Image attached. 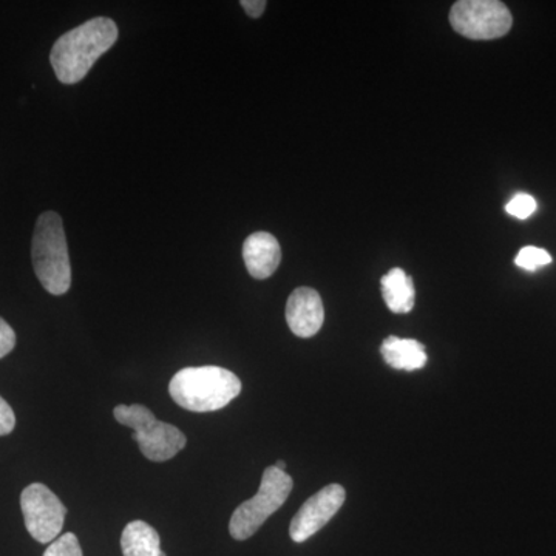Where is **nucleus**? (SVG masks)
Here are the masks:
<instances>
[{
    "label": "nucleus",
    "mask_w": 556,
    "mask_h": 556,
    "mask_svg": "<svg viewBox=\"0 0 556 556\" xmlns=\"http://www.w3.org/2000/svg\"><path fill=\"white\" fill-rule=\"evenodd\" d=\"M118 27L109 17H94L62 35L50 53L51 67L62 84H78L94 62L118 40Z\"/></svg>",
    "instance_id": "1"
},
{
    "label": "nucleus",
    "mask_w": 556,
    "mask_h": 556,
    "mask_svg": "<svg viewBox=\"0 0 556 556\" xmlns=\"http://www.w3.org/2000/svg\"><path fill=\"white\" fill-rule=\"evenodd\" d=\"M169 393L181 408L211 413L228 407L241 393V382L226 368L190 367L172 378Z\"/></svg>",
    "instance_id": "2"
},
{
    "label": "nucleus",
    "mask_w": 556,
    "mask_h": 556,
    "mask_svg": "<svg viewBox=\"0 0 556 556\" xmlns=\"http://www.w3.org/2000/svg\"><path fill=\"white\" fill-rule=\"evenodd\" d=\"M36 277L50 294L64 295L72 287L67 237L56 212H43L36 222L31 241Z\"/></svg>",
    "instance_id": "3"
},
{
    "label": "nucleus",
    "mask_w": 556,
    "mask_h": 556,
    "mask_svg": "<svg viewBox=\"0 0 556 556\" xmlns=\"http://www.w3.org/2000/svg\"><path fill=\"white\" fill-rule=\"evenodd\" d=\"M113 416L121 426L134 430V441L138 442L142 455L153 463L172 459L188 444L179 428L161 422L142 405H118L113 409Z\"/></svg>",
    "instance_id": "4"
},
{
    "label": "nucleus",
    "mask_w": 556,
    "mask_h": 556,
    "mask_svg": "<svg viewBox=\"0 0 556 556\" xmlns=\"http://www.w3.org/2000/svg\"><path fill=\"white\" fill-rule=\"evenodd\" d=\"M294 481L287 471L270 466L263 473L257 495L236 508L229 522L230 536L237 541L249 540L265 525L270 515L287 503Z\"/></svg>",
    "instance_id": "5"
},
{
    "label": "nucleus",
    "mask_w": 556,
    "mask_h": 556,
    "mask_svg": "<svg viewBox=\"0 0 556 556\" xmlns=\"http://www.w3.org/2000/svg\"><path fill=\"white\" fill-rule=\"evenodd\" d=\"M450 24L464 38L492 40L511 30L514 17L497 0H459L450 11Z\"/></svg>",
    "instance_id": "6"
},
{
    "label": "nucleus",
    "mask_w": 556,
    "mask_h": 556,
    "mask_svg": "<svg viewBox=\"0 0 556 556\" xmlns=\"http://www.w3.org/2000/svg\"><path fill=\"white\" fill-rule=\"evenodd\" d=\"M21 508L25 527L33 540L51 544L61 535L67 508L49 486L31 484L22 492Z\"/></svg>",
    "instance_id": "7"
},
{
    "label": "nucleus",
    "mask_w": 556,
    "mask_h": 556,
    "mask_svg": "<svg viewBox=\"0 0 556 556\" xmlns=\"http://www.w3.org/2000/svg\"><path fill=\"white\" fill-rule=\"evenodd\" d=\"M345 497V489L339 484L327 485L311 496L292 518L289 527L291 540L294 543H305L311 536L316 535L318 530L324 529L342 508Z\"/></svg>",
    "instance_id": "8"
},
{
    "label": "nucleus",
    "mask_w": 556,
    "mask_h": 556,
    "mask_svg": "<svg viewBox=\"0 0 556 556\" xmlns=\"http://www.w3.org/2000/svg\"><path fill=\"white\" fill-rule=\"evenodd\" d=\"M288 327L298 338L309 339L324 327L325 309L320 294L313 288H298L289 295Z\"/></svg>",
    "instance_id": "9"
},
{
    "label": "nucleus",
    "mask_w": 556,
    "mask_h": 556,
    "mask_svg": "<svg viewBox=\"0 0 556 556\" xmlns=\"http://www.w3.org/2000/svg\"><path fill=\"white\" fill-rule=\"evenodd\" d=\"M243 258L248 273L257 280H265L276 273L281 262V248L269 232H255L243 244Z\"/></svg>",
    "instance_id": "10"
},
{
    "label": "nucleus",
    "mask_w": 556,
    "mask_h": 556,
    "mask_svg": "<svg viewBox=\"0 0 556 556\" xmlns=\"http://www.w3.org/2000/svg\"><path fill=\"white\" fill-rule=\"evenodd\" d=\"M380 353L391 368L405 369V371L424 368L428 361L426 346L422 343L415 339L396 338V336L383 340Z\"/></svg>",
    "instance_id": "11"
},
{
    "label": "nucleus",
    "mask_w": 556,
    "mask_h": 556,
    "mask_svg": "<svg viewBox=\"0 0 556 556\" xmlns=\"http://www.w3.org/2000/svg\"><path fill=\"white\" fill-rule=\"evenodd\" d=\"M382 295L388 309L394 314H408L415 308L416 289L413 278L405 274L404 269H391L380 280Z\"/></svg>",
    "instance_id": "12"
},
{
    "label": "nucleus",
    "mask_w": 556,
    "mask_h": 556,
    "mask_svg": "<svg viewBox=\"0 0 556 556\" xmlns=\"http://www.w3.org/2000/svg\"><path fill=\"white\" fill-rule=\"evenodd\" d=\"M124 556H160L161 538L159 532L144 521H131L121 535Z\"/></svg>",
    "instance_id": "13"
},
{
    "label": "nucleus",
    "mask_w": 556,
    "mask_h": 556,
    "mask_svg": "<svg viewBox=\"0 0 556 556\" xmlns=\"http://www.w3.org/2000/svg\"><path fill=\"white\" fill-rule=\"evenodd\" d=\"M515 263L519 268L526 270H536L541 266H547L552 263L551 254L544 249L535 247H526L518 252Z\"/></svg>",
    "instance_id": "14"
},
{
    "label": "nucleus",
    "mask_w": 556,
    "mask_h": 556,
    "mask_svg": "<svg viewBox=\"0 0 556 556\" xmlns=\"http://www.w3.org/2000/svg\"><path fill=\"white\" fill-rule=\"evenodd\" d=\"M43 556H84L75 533H64L47 547Z\"/></svg>",
    "instance_id": "15"
},
{
    "label": "nucleus",
    "mask_w": 556,
    "mask_h": 556,
    "mask_svg": "<svg viewBox=\"0 0 556 556\" xmlns=\"http://www.w3.org/2000/svg\"><path fill=\"white\" fill-rule=\"evenodd\" d=\"M506 211L519 219L529 218L536 211V200L532 195H527V193H518L507 204Z\"/></svg>",
    "instance_id": "16"
},
{
    "label": "nucleus",
    "mask_w": 556,
    "mask_h": 556,
    "mask_svg": "<svg viewBox=\"0 0 556 556\" xmlns=\"http://www.w3.org/2000/svg\"><path fill=\"white\" fill-rule=\"evenodd\" d=\"M16 346V332L0 317V358L9 356Z\"/></svg>",
    "instance_id": "17"
},
{
    "label": "nucleus",
    "mask_w": 556,
    "mask_h": 556,
    "mask_svg": "<svg viewBox=\"0 0 556 556\" xmlns=\"http://www.w3.org/2000/svg\"><path fill=\"white\" fill-rule=\"evenodd\" d=\"M16 427V416H14L13 408L10 407L9 402L0 396V437H7Z\"/></svg>",
    "instance_id": "18"
},
{
    "label": "nucleus",
    "mask_w": 556,
    "mask_h": 556,
    "mask_svg": "<svg viewBox=\"0 0 556 556\" xmlns=\"http://www.w3.org/2000/svg\"><path fill=\"white\" fill-rule=\"evenodd\" d=\"M240 5L243 7V10L247 11L252 20H258V17L265 13L268 3H266L265 0H243Z\"/></svg>",
    "instance_id": "19"
},
{
    "label": "nucleus",
    "mask_w": 556,
    "mask_h": 556,
    "mask_svg": "<svg viewBox=\"0 0 556 556\" xmlns=\"http://www.w3.org/2000/svg\"><path fill=\"white\" fill-rule=\"evenodd\" d=\"M274 467L278 468V470L280 471H285L287 470V463H285V460H278V463Z\"/></svg>",
    "instance_id": "20"
},
{
    "label": "nucleus",
    "mask_w": 556,
    "mask_h": 556,
    "mask_svg": "<svg viewBox=\"0 0 556 556\" xmlns=\"http://www.w3.org/2000/svg\"><path fill=\"white\" fill-rule=\"evenodd\" d=\"M160 556H167L166 554H164V552H161V555Z\"/></svg>",
    "instance_id": "21"
}]
</instances>
